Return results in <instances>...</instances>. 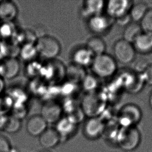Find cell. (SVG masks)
Returning <instances> with one entry per match:
<instances>
[{"instance_id": "6da1fadb", "label": "cell", "mask_w": 152, "mask_h": 152, "mask_svg": "<svg viewBox=\"0 0 152 152\" xmlns=\"http://www.w3.org/2000/svg\"><path fill=\"white\" fill-rule=\"evenodd\" d=\"M91 66L96 76L100 78H108L116 72L117 61L112 56L104 53L95 56Z\"/></svg>"}, {"instance_id": "7a4b0ae2", "label": "cell", "mask_w": 152, "mask_h": 152, "mask_svg": "<svg viewBox=\"0 0 152 152\" xmlns=\"http://www.w3.org/2000/svg\"><path fill=\"white\" fill-rule=\"evenodd\" d=\"M38 55L46 59L57 57L61 51V45L55 37L50 35L39 37L35 44Z\"/></svg>"}, {"instance_id": "3957f363", "label": "cell", "mask_w": 152, "mask_h": 152, "mask_svg": "<svg viewBox=\"0 0 152 152\" xmlns=\"http://www.w3.org/2000/svg\"><path fill=\"white\" fill-rule=\"evenodd\" d=\"M117 140L119 146L123 150H134L140 143V132L134 126L122 127L117 134Z\"/></svg>"}, {"instance_id": "277c9868", "label": "cell", "mask_w": 152, "mask_h": 152, "mask_svg": "<svg viewBox=\"0 0 152 152\" xmlns=\"http://www.w3.org/2000/svg\"><path fill=\"white\" fill-rule=\"evenodd\" d=\"M113 51L115 60L124 64H130L136 58V51L132 44L123 39L115 42Z\"/></svg>"}, {"instance_id": "5b68a950", "label": "cell", "mask_w": 152, "mask_h": 152, "mask_svg": "<svg viewBox=\"0 0 152 152\" xmlns=\"http://www.w3.org/2000/svg\"><path fill=\"white\" fill-rule=\"evenodd\" d=\"M141 112L139 107L134 104L124 105L119 112L118 120L123 127H132L140 121Z\"/></svg>"}, {"instance_id": "8992f818", "label": "cell", "mask_w": 152, "mask_h": 152, "mask_svg": "<svg viewBox=\"0 0 152 152\" xmlns=\"http://www.w3.org/2000/svg\"><path fill=\"white\" fill-rule=\"evenodd\" d=\"M104 104L96 95H88L82 103V110L85 115L89 118L97 117L102 112Z\"/></svg>"}, {"instance_id": "52a82bcc", "label": "cell", "mask_w": 152, "mask_h": 152, "mask_svg": "<svg viewBox=\"0 0 152 152\" xmlns=\"http://www.w3.org/2000/svg\"><path fill=\"white\" fill-rule=\"evenodd\" d=\"M132 2L125 0H112L105 4L107 14L112 19H116L129 14Z\"/></svg>"}, {"instance_id": "ba28073f", "label": "cell", "mask_w": 152, "mask_h": 152, "mask_svg": "<svg viewBox=\"0 0 152 152\" xmlns=\"http://www.w3.org/2000/svg\"><path fill=\"white\" fill-rule=\"evenodd\" d=\"M62 111V108L58 103L49 101L43 105L41 115L47 123H56L61 119Z\"/></svg>"}, {"instance_id": "9c48e42d", "label": "cell", "mask_w": 152, "mask_h": 152, "mask_svg": "<svg viewBox=\"0 0 152 152\" xmlns=\"http://www.w3.org/2000/svg\"><path fill=\"white\" fill-rule=\"evenodd\" d=\"M113 19L108 15L105 16L101 14L91 17L88 20L89 29L93 33L102 34L110 29Z\"/></svg>"}, {"instance_id": "30bf717a", "label": "cell", "mask_w": 152, "mask_h": 152, "mask_svg": "<svg viewBox=\"0 0 152 152\" xmlns=\"http://www.w3.org/2000/svg\"><path fill=\"white\" fill-rule=\"evenodd\" d=\"M1 74L4 78L10 80L18 75L20 70V64L16 58H6L1 66Z\"/></svg>"}, {"instance_id": "8fae6325", "label": "cell", "mask_w": 152, "mask_h": 152, "mask_svg": "<svg viewBox=\"0 0 152 152\" xmlns=\"http://www.w3.org/2000/svg\"><path fill=\"white\" fill-rule=\"evenodd\" d=\"M18 9L16 4L11 1H0V20L3 23H11L16 18Z\"/></svg>"}, {"instance_id": "7c38bea8", "label": "cell", "mask_w": 152, "mask_h": 152, "mask_svg": "<svg viewBox=\"0 0 152 152\" xmlns=\"http://www.w3.org/2000/svg\"><path fill=\"white\" fill-rule=\"evenodd\" d=\"M94 57V55L86 47L76 49L72 55L73 64L84 68L91 66Z\"/></svg>"}, {"instance_id": "4fadbf2b", "label": "cell", "mask_w": 152, "mask_h": 152, "mask_svg": "<svg viewBox=\"0 0 152 152\" xmlns=\"http://www.w3.org/2000/svg\"><path fill=\"white\" fill-rule=\"evenodd\" d=\"M48 123L41 115H34L27 121V130L32 136H40L47 129Z\"/></svg>"}, {"instance_id": "5bb4252c", "label": "cell", "mask_w": 152, "mask_h": 152, "mask_svg": "<svg viewBox=\"0 0 152 152\" xmlns=\"http://www.w3.org/2000/svg\"><path fill=\"white\" fill-rule=\"evenodd\" d=\"M104 124L98 117L90 118L86 121L84 128L85 136L87 138L95 139L98 138L102 134Z\"/></svg>"}, {"instance_id": "9a60e30c", "label": "cell", "mask_w": 152, "mask_h": 152, "mask_svg": "<svg viewBox=\"0 0 152 152\" xmlns=\"http://www.w3.org/2000/svg\"><path fill=\"white\" fill-rule=\"evenodd\" d=\"M105 6V4L103 1H86L83 4L81 14L83 16L88 19L91 18V17L101 14V12Z\"/></svg>"}, {"instance_id": "2e32d148", "label": "cell", "mask_w": 152, "mask_h": 152, "mask_svg": "<svg viewBox=\"0 0 152 152\" xmlns=\"http://www.w3.org/2000/svg\"><path fill=\"white\" fill-rule=\"evenodd\" d=\"M136 52L148 54L152 52V34L143 33L132 43Z\"/></svg>"}, {"instance_id": "e0dca14e", "label": "cell", "mask_w": 152, "mask_h": 152, "mask_svg": "<svg viewBox=\"0 0 152 152\" xmlns=\"http://www.w3.org/2000/svg\"><path fill=\"white\" fill-rule=\"evenodd\" d=\"M60 137L57 130L47 128L39 136V143L45 149L53 148L56 146L60 141Z\"/></svg>"}, {"instance_id": "ac0fdd59", "label": "cell", "mask_w": 152, "mask_h": 152, "mask_svg": "<svg viewBox=\"0 0 152 152\" xmlns=\"http://www.w3.org/2000/svg\"><path fill=\"white\" fill-rule=\"evenodd\" d=\"M86 48L89 50L94 56L105 53L106 45L102 38L95 35L89 38L87 41Z\"/></svg>"}, {"instance_id": "d6986e66", "label": "cell", "mask_w": 152, "mask_h": 152, "mask_svg": "<svg viewBox=\"0 0 152 152\" xmlns=\"http://www.w3.org/2000/svg\"><path fill=\"white\" fill-rule=\"evenodd\" d=\"M142 33L143 31L140 24L132 21L125 28L123 33V39L132 44Z\"/></svg>"}, {"instance_id": "ffe728a7", "label": "cell", "mask_w": 152, "mask_h": 152, "mask_svg": "<svg viewBox=\"0 0 152 152\" xmlns=\"http://www.w3.org/2000/svg\"><path fill=\"white\" fill-rule=\"evenodd\" d=\"M148 10V6L144 2H137L132 4L129 12L132 21L140 22Z\"/></svg>"}, {"instance_id": "44dd1931", "label": "cell", "mask_w": 152, "mask_h": 152, "mask_svg": "<svg viewBox=\"0 0 152 152\" xmlns=\"http://www.w3.org/2000/svg\"><path fill=\"white\" fill-rule=\"evenodd\" d=\"M66 72L68 78L73 83L82 82L85 76H86L84 68L74 64L69 66Z\"/></svg>"}, {"instance_id": "7402d4cb", "label": "cell", "mask_w": 152, "mask_h": 152, "mask_svg": "<svg viewBox=\"0 0 152 152\" xmlns=\"http://www.w3.org/2000/svg\"><path fill=\"white\" fill-rule=\"evenodd\" d=\"M20 55L22 59L28 61L33 60L39 55L35 45L32 43H27L23 46Z\"/></svg>"}, {"instance_id": "603a6c76", "label": "cell", "mask_w": 152, "mask_h": 152, "mask_svg": "<svg viewBox=\"0 0 152 152\" xmlns=\"http://www.w3.org/2000/svg\"><path fill=\"white\" fill-rule=\"evenodd\" d=\"M58 123V125L57 131L59 134L60 138L61 136H69L70 134H72L75 127V124L70 121L68 118L60 119Z\"/></svg>"}, {"instance_id": "cb8c5ba5", "label": "cell", "mask_w": 152, "mask_h": 152, "mask_svg": "<svg viewBox=\"0 0 152 152\" xmlns=\"http://www.w3.org/2000/svg\"><path fill=\"white\" fill-rule=\"evenodd\" d=\"M139 24L143 32L152 34V8H148Z\"/></svg>"}, {"instance_id": "d4e9b609", "label": "cell", "mask_w": 152, "mask_h": 152, "mask_svg": "<svg viewBox=\"0 0 152 152\" xmlns=\"http://www.w3.org/2000/svg\"><path fill=\"white\" fill-rule=\"evenodd\" d=\"M20 127V121L17 118L10 119L7 121L5 127L6 132L12 133L18 131Z\"/></svg>"}, {"instance_id": "484cf974", "label": "cell", "mask_w": 152, "mask_h": 152, "mask_svg": "<svg viewBox=\"0 0 152 152\" xmlns=\"http://www.w3.org/2000/svg\"><path fill=\"white\" fill-rule=\"evenodd\" d=\"M84 88L89 92L94 91L97 86V81L92 76H86L82 81Z\"/></svg>"}, {"instance_id": "4316f807", "label": "cell", "mask_w": 152, "mask_h": 152, "mask_svg": "<svg viewBox=\"0 0 152 152\" xmlns=\"http://www.w3.org/2000/svg\"><path fill=\"white\" fill-rule=\"evenodd\" d=\"M142 76L144 82L152 86V64L148 66L146 70L142 73Z\"/></svg>"}, {"instance_id": "83f0119b", "label": "cell", "mask_w": 152, "mask_h": 152, "mask_svg": "<svg viewBox=\"0 0 152 152\" xmlns=\"http://www.w3.org/2000/svg\"><path fill=\"white\" fill-rule=\"evenodd\" d=\"M116 23L118 25L121 26H127L130 23H132V20L129 14L125 15L124 16L120 17L118 18L115 19Z\"/></svg>"}, {"instance_id": "f1b7e54d", "label": "cell", "mask_w": 152, "mask_h": 152, "mask_svg": "<svg viewBox=\"0 0 152 152\" xmlns=\"http://www.w3.org/2000/svg\"><path fill=\"white\" fill-rule=\"evenodd\" d=\"M10 150V144L4 136H0V152H8Z\"/></svg>"}, {"instance_id": "f546056e", "label": "cell", "mask_w": 152, "mask_h": 152, "mask_svg": "<svg viewBox=\"0 0 152 152\" xmlns=\"http://www.w3.org/2000/svg\"><path fill=\"white\" fill-rule=\"evenodd\" d=\"M148 103H149V105L150 106L151 109H152V91L150 95L149 96V99H148Z\"/></svg>"}, {"instance_id": "4dcf8cb0", "label": "cell", "mask_w": 152, "mask_h": 152, "mask_svg": "<svg viewBox=\"0 0 152 152\" xmlns=\"http://www.w3.org/2000/svg\"><path fill=\"white\" fill-rule=\"evenodd\" d=\"M3 83L2 79L0 78V91H2V89H3Z\"/></svg>"}, {"instance_id": "1f68e13d", "label": "cell", "mask_w": 152, "mask_h": 152, "mask_svg": "<svg viewBox=\"0 0 152 152\" xmlns=\"http://www.w3.org/2000/svg\"><path fill=\"white\" fill-rule=\"evenodd\" d=\"M39 152H50V151H49L48 150H43V151H40Z\"/></svg>"}]
</instances>
